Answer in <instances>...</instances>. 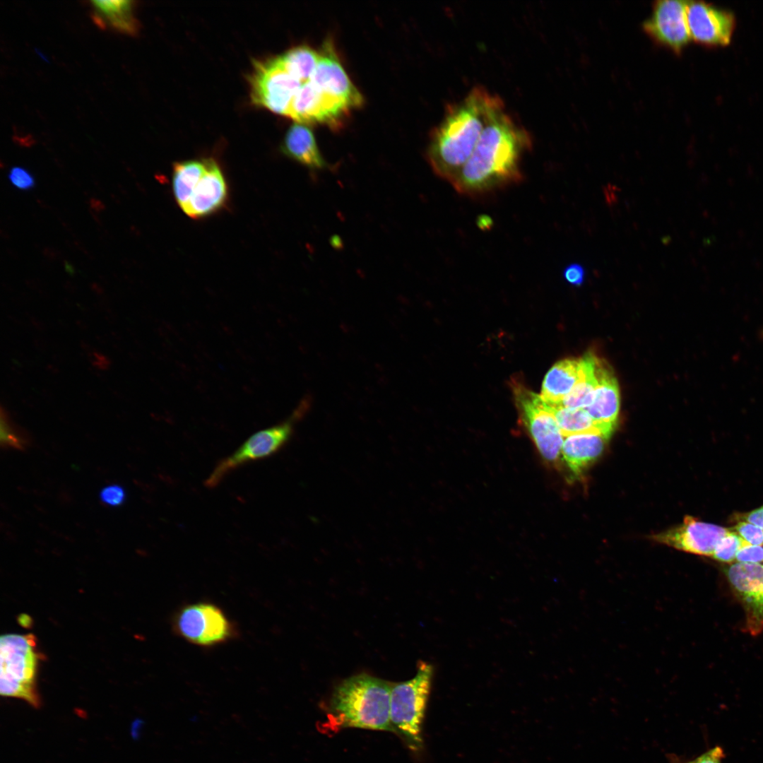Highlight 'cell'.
Here are the masks:
<instances>
[{
  "label": "cell",
  "instance_id": "4316f807",
  "mask_svg": "<svg viewBox=\"0 0 763 763\" xmlns=\"http://www.w3.org/2000/svg\"><path fill=\"white\" fill-rule=\"evenodd\" d=\"M747 543L737 533L729 529L717 544L712 557L724 562H732L739 550Z\"/></svg>",
  "mask_w": 763,
  "mask_h": 763
},
{
  "label": "cell",
  "instance_id": "9c48e42d",
  "mask_svg": "<svg viewBox=\"0 0 763 763\" xmlns=\"http://www.w3.org/2000/svg\"><path fill=\"white\" fill-rule=\"evenodd\" d=\"M249 83L254 104L286 117L293 98L304 84L286 70L278 56L256 61Z\"/></svg>",
  "mask_w": 763,
  "mask_h": 763
},
{
  "label": "cell",
  "instance_id": "e575fe53",
  "mask_svg": "<svg viewBox=\"0 0 763 763\" xmlns=\"http://www.w3.org/2000/svg\"><path fill=\"white\" fill-rule=\"evenodd\" d=\"M478 225L480 229H487L492 225V220L487 215H481L478 220Z\"/></svg>",
  "mask_w": 763,
  "mask_h": 763
},
{
  "label": "cell",
  "instance_id": "836d02e7",
  "mask_svg": "<svg viewBox=\"0 0 763 763\" xmlns=\"http://www.w3.org/2000/svg\"><path fill=\"white\" fill-rule=\"evenodd\" d=\"M741 519L745 521L757 526L763 531V506L741 515Z\"/></svg>",
  "mask_w": 763,
  "mask_h": 763
},
{
  "label": "cell",
  "instance_id": "30bf717a",
  "mask_svg": "<svg viewBox=\"0 0 763 763\" xmlns=\"http://www.w3.org/2000/svg\"><path fill=\"white\" fill-rule=\"evenodd\" d=\"M686 1L654 2L650 16L643 23L646 34L657 44L677 53L691 40L686 18Z\"/></svg>",
  "mask_w": 763,
  "mask_h": 763
},
{
  "label": "cell",
  "instance_id": "5bb4252c",
  "mask_svg": "<svg viewBox=\"0 0 763 763\" xmlns=\"http://www.w3.org/2000/svg\"><path fill=\"white\" fill-rule=\"evenodd\" d=\"M310 81L325 93L341 100L350 109L360 107L363 103L361 93L345 73L331 41L324 44Z\"/></svg>",
  "mask_w": 763,
  "mask_h": 763
},
{
  "label": "cell",
  "instance_id": "2e32d148",
  "mask_svg": "<svg viewBox=\"0 0 763 763\" xmlns=\"http://www.w3.org/2000/svg\"><path fill=\"white\" fill-rule=\"evenodd\" d=\"M597 386L591 404L585 408L596 422L614 430L620 409V391L615 374L603 360L596 357Z\"/></svg>",
  "mask_w": 763,
  "mask_h": 763
},
{
  "label": "cell",
  "instance_id": "7402d4cb",
  "mask_svg": "<svg viewBox=\"0 0 763 763\" xmlns=\"http://www.w3.org/2000/svg\"><path fill=\"white\" fill-rule=\"evenodd\" d=\"M596 356L591 353L581 357L580 378L571 391L557 406L571 409H585L593 399L597 386Z\"/></svg>",
  "mask_w": 763,
  "mask_h": 763
},
{
  "label": "cell",
  "instance_id": "4dcf8cb0",
  "mask_svg": "<svg viewBox=\"0 0 763 763\" xmlns=\"http://www.w3.org/2000/svg\"><path fill=\"white\" fill-rule=\"evenodd\" d=\"M735 559L738 562H761L763 561V547L747 543L739 550Z\"/></svg>",
  "mask_w": 763,
  "mask_h": 763
},
{
  "label": "cell",
  "instance_id": "603a6c76",
  "mask_svg": "<svg viewBox=\"0 0 763 763\" xmlns=\"http://www.w3.org/2000/svg\"><path fill=\"white\" fill-rule=\"evenodd\" d=\"M564 437L576 434L598 433L608 437L613 430L596 422L583 408L571 409L549 405Z\"/></svg>",
  "mask_w": 763,
  "mask_h": 763
},
{
  "label": "cell",
  "instance_id": "d6986e66",
  "mask_svg": "<svg viewBox=\"0 0 763 763\" xmlns=\"http://www.w3.org/2000/svg\"><path fill=\"white\" fill-rule=\"evenodd\" d=\"M608 439L598 433L567 436L561 449L562 458L570 471L579 475L602 454Z\"/></svg>",
  "mask_w": 763,
  "mask_h": 763
},
{
  "label": "cell",
  "instance_id": "3957f363",
  "mask_svg": "<svg viewBox=\"0 0 763 763\" xmlns=\"http://www.w3.org/2000/svg\"><path fill=\"white\" fill-rule=\"evenodd\" d=\"M391 685L367 674L344 680L334 689L329 716L342 728L393 732L390 719Z\"/></svg>",
  "mask_w": 763,
  "mask_h": 763
},
{
  "label": "cell",
  "instance_id": "8992f818",
  "mask_svg": "<svg viewBox=\"0 0 763 763\" xmlns=\"http://www.w3.org/2000/svg\"><path fill=\"white\" fill-rule=\"evenodd\" d=\"M309 407V400L305 397L287 419L252 434L235 451L215 465L204 482L205 486L215 487L237 468L272 456L281 450L291 439L295 426Z\"/></svg>",
  "mask_w": 763,
  "mask_h": 763
},
{
  "label": "cell",
  "instance_id": "9a60e30c",
  "mask_svg": "<svg viewBox=\"0 0 763 763\" xmlns=\"http://www.w3.org/2000/svg\"><path fill=\"white\" fill-rule=\"evenodd\" d=\"M227 185L219 165L207 160L206 170L182 211L192 218H201L220 210L227 199Z\"/></svg>",
  "mask_w": 763,
  "mask_h": 763
},
{
  "label": "cell",
  "instance_id": "ba28073f",
  "mask_svg": "<svg viewBox=\"0 0 763 763\" xmlns=\"http://www.w3.org/2000/svg\"><path fill=\"white\" fill-rule=\"evenodd\" d=\"M172 626L182 638L203 647L225 643L237 634L236 627L225 613L209 602L182 607L173 617Z\"/></svg>",
  "mask_w": 763,
  "mask_h": 763
},
{
  "label": "cell",
  "instance_id": "83f0119b",
  "mask_svg": "<svg viewBox=\"0 0 763 763\" xmlns=\"http://www.w3.org/2000/svg\"><path fill=\"white\" fill-rule=\"evenodd\" d=\"M734 531L750 545H763V531L754 524L745 521H738Z\"/></svg>",
  "mask_w": 763,
  "mask_h": 763
},
{
  "label": "cell",
  "instance_id": "1f68e13d",
  "mask_svg": "<svg viewBox=\"0 0 763 763\" xmlns=\"http://www.w3.org/2000/svg\"><path fill=\"white\" fill-rule=\"evenodd\" d=\"M563 276L568 283L574 285H580L584 282V269L579 264H571L564 269Z\"/></svg>",
  "mask_w": 763,
  "mask_h": 763
},
{
  "label": "cell",
  "instance_id": "44dd1931",
  "mask_svg": "<svg viewBox=\"0 0 763 763\" xmlns=\"http://www.w3.org/2000/svg\"><path fill=\"white\" fill-rule=\"evenodd\" d=\"M580 370V358H567L556 362L544 378L541 398L549 405H559L579 381Z\"/></svg>",
  "mask_w": 763,
  "mask_h": 763
},
{
  "label": "cell",
  "instance_id": "f1b7e54d",
  "mask_svg": "<svg viewBox=\"0 0 763 763\" xmlns=\"http://www.w3.org/2000/svg\"><path fill=\"white\" fill-rule=\"evenodd\" d=\"M99 497L102 503L109 507H117L124 503L126 494L122 486L112 484L104 487L100 492Z\"/></svg>",
  "mask_w": 763,
  "mask_h": 763
},
{
  "label": "cell",
  "instance_id": "d4e9b609",
  "mask_svg": "<svg viewBox=\"0 0 763 763\" xmlns=\"http://www.w3.org/2000/svg\"><path fill=\"white\" fill-rule=\"evenodd\" d=\"M278 57L288 72L304 83L310 81L317 68L319 52L307 45H300Z\"/></svg>",
  "mask_w": 763,
  "mask_h": 763
},
{
  "label": "cell",
  "instance_id": "f546056e",
  "mask_svg": "<svg viewBox=\"0 0 763 763\" xmlns=\"http://www.w3.org/2000/svg\"><path fill=\"white\" fill-rule=\"evenodd\" d=\"M8 177L11 184L20 190L28 191L35 186L34 177L24 167L19 166L12 167Z\"/></svg>",
  "mask_w": 763,
  "mask_h": 763
},
{
  "label": "cell",
  "instance_id": "ffe728a7",
  "mask_svg": "<svg viewBox=\"0 0 763 763\" xmlns=\"http://www.w3.org/2000/svg\"><path fill=\"white\" fill-rule=\"evenodd\" d=\"M282 149L288 157L312 170L327 167L312 131L304 124L297 122L289 128Z\"/></svg>",
  "mask_w": 763,
  "mask_h": 763
},
{
  "label": "cell",
  "instance_id": "7c38bea8",
  "mask_svg": "<svg viewBox=\"0 0 763 763\" xmlns=\"http://www.w3.org/2000/svg\"><path fill=\"white\" fill-rule=\"evenodd\" d=\"M728 530L686 516L679 526L653 534L651 538L685 552L712 557L717 544Z\"/></svg>",
  "mask_w": 763,
  "mask_h": 763
},
{
  "label": "cell",
  "instance_id": "484cf974",
  "mask_svg": "<svg viewBox=\"0 0 763 763\" xmlns=\"http://www.w3.org/2000/svg\"><path fill=\"white\" fill-rule=\"evenodd\" d=\"M28 436L14 426L2 410L0 418V443L2 449L25 451L30 445Z\"/></svg>",
  "mask_w": 763,
  "mask_h": 763
},
{
  "label": "cell",
  "instance_id": "5b68a950",
  "mask_svg": "<svg viewBox=\"0 0 763 763\" xmlns=\"http://www.w3.org/2000/svg\"><path fill=\"white\" fill-rule=\"evenodd\" d=\"M1 696L40 705L36 676L40 660L35 636L8 634L0 638Z\"/></svg>",
  "mask_w": 763,
  "mask_h": 763
},
{
  "label": "cell",
  "instance_id": "277c9868",
  "mask_svg": "<svg viewBox=\"0 0 763 763\" xmlns=\"http://www.w3.org/2000/svg\"><path fill=\"white\" fill-rule=\"evenodd\" d=\"M433 674L431 664L419 661L415 677L391 685L390 719L393 732L414 752L423 748L422 723Z\"/></svg>",
  "mask_w": 763,
  "mask_h": 763
},
{
  "label": "cell",
  "instance_id": "8fae6325",
  "mask_svg": "<svg viewBox=\"0 0 763 763\" xmlns=\"http://www.w3.org/2000/svg\"><path fill=\"white\" fill-rule=\"evenodd\" d=\"M350 108L325 93L311 81L304 83L293 98L288 117L301 124L338 126Z\"/></svg>",
  "mask_w": 763,
  "mask_h": 763
},
{
  "label": "cell",
  "instance_id": "7a4b0ae2",
  "mask_svg": "<svg viewBox=\"0 0 763 763\" xmlns=\"http://www.w3.org/2000/svg\"><path fill=\"white\" fill-rule=\"evenodd\" d=\"M502 100L480 86L450 105L432 131L426 158L434 173L451 184L472 155L494 107Z\"/></svg>",
  "mask_w": 763,
  "mask_h": 763
},
{
  "label": "cell",
  "instance_id": "d6a6232c",
  "mask_svg": "<svg viewBox=\"0 0 763 763\" xmlns=\"http://www.w3.org/2000/svg\"><path fill=\"white\" fill-rule=\"evenodd\" d=\"M724 756L723 748L716 746L694 759V763H721Z\"/></svg>",
  "mask_w": 763,
  "mask_h": 763
},
{
  "label": "cell",
  "instance_id": "4fadbf2b",
  "mask_svg": "<svg viewBox=\"0 0 763 763\" xmlns=\"http://www.w3.org/2000/svg\"><path fill=\"white\" fill-rule=\"evenodd\" d=\"M686 18L690 38L704 45H727L735 26L731 12L704 1L686 4Z\"/></svg>",
  "mask_w": 763,
  "mask_h": 763
},
{
  "label": "cell",
  "instance_id": "cb8c5ba5",
  "mask_svg": "<svg viewBox=\"0 0 763 763\" xmlns=\"http://www.w3.org/2000/svg\"><path fill=\"white\" fill-rule=\"evenodd\" d=\"M206 167L207 160H198L183 161L174 165L172 190L175 201L182 210L189 201Z\"/></svg>",
  "mask_w": 763,
  "mask_h": 763
},
{
  "label": "cell",
  "instance_id": "52a82bcc",
  "mask_svg": "<svg viewBox=\"0 0 763 763\" xmlns=\"http://www.w3.org/2000/svg\"><path fill=\"white\" fill-rule=\"evenodd\" d=\"M510 386L521 418L538 451L546 460L555 461L564 437L549 406L519 379H511Z\"/></svg>",
  "mask_w": 763,
  "mask_h": 763
},
{
  "label": "cell",
  "instance_id": "ac0fdd59",
  "mask_svg": "<svg viewBox=\"0 0 763 763\" xmlns=\"http://www.w3.org/2000/svg\"><path fill=\"white\" fill-rule=\"evenodd\" d=\"M732 586L757 617H763V565L737 562L726 570Z\"/></svg>",
  "mask_w": 763,
  "mask_h": 763
},
{
  "label": "cell",
  "instance_id": "d590c367",
  "mask_svg": "<svg viewBox=\"0 0 763 763\" xmlns=\"http://www.w3.org/2000/svg\"><path fill=\"white\" fill-rule=\"evenodd\" d=\"M668 758H669V760H670V763H694V759L691 760V761H687V762L682 761L681 759H680L678 757L675 756L674 755H670V756H668Z\"/></svg>",
  "mask_w": 763,
  "mask_h": 763
},
{
  "label": "cell",
  "instance_id": "e0dca14e",
  "mask_svg": "<svg viewBox=\"0 0 763 763\" xmlns=\"http://www.w3.org/2000/svg\"><path fill=\"white\" fill-rule=\"evenodd\" d=\"M90 16L96 25L129 36H136L140 23L136 16L134 1H91Z\"/></svg>",
  "mask_w": 763,
  "mask_h": 763
},
{
  "label": "cell",
  "instance_id": "6da1fadb",
  "mask_svg": "<svg viewBox=\"0 0 763 763\" xmlns=\"http://www.w3.org/2000/svg\"><path fill=\"white\" fill-rule=\"evenodd\" d=\"M529 132L506 111L501 100L492 110L478 143L451 184L473 199L490 196L524 179L521 162L531 150Z\"/></svg>",
  "mask_w": 763,
  "mask_h": 763
}]
</instances>
